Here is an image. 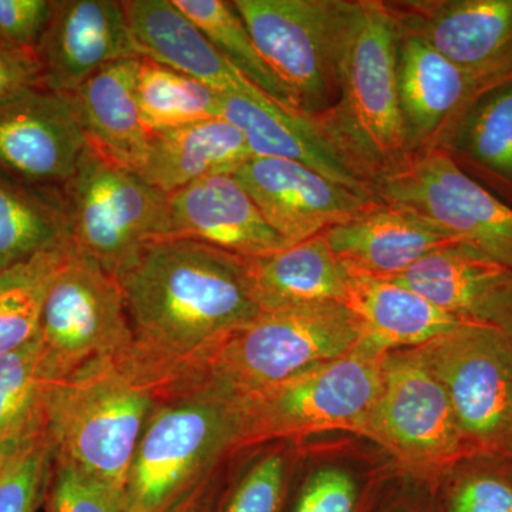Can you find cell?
<instances>
[{
  "label": "cell",
  "mask_w": 512,
  "mask_h": 512,
  "mask_svg": "<svg viewBox=\"0 0 512 512\" xmlns=\"http://www.w3.org/2000/svg\"><path fill=\"white\" fill-rule=\"evenodd\" d=\"M70 244L62 188L33 187L0 174V271Z\"/></svg>",
  "instance_id": "cell-28"
},
{
  "label": "cell",
  "mask_w": 512,
  "mask_h": 512,
  "mask_svg": "<svg viewBox=\"0 0 512 512\" xmlns=\"http://www.w3.org/2000/svg\"><path fill=\"white\" fill-rule=\"evenodd\" d=\"M375 192L384 204L416 212L461 244L512 266V208L444 151L410 158L399 171L377 181Z\"/></svg>",
  "instance_id": "cell-12"
},
{
  "label": "cell",
  "mask_w": 512,
  "mask_h": 512,
  "mask_svg": "<svg viewBox=\"0 0 512 512\" xmlns=\"http://www.w3.org/2000/svg\"><path fill=\"white\" fill-rule=\"evenodd\" d=\"M171 384L137 352L47 382L45 434L53 461L123 494L141 434Z\"/></svg>",
  "instance_id": "cell-2"
},
{
  "label": "cell",
  "mask_w": 512,
  "mask_h": 512,
  "mask_svg": "<svg viewBox=\"0 0 512 512\" xmlns=\"http://www.w3.org/2000/svg\"><path fill=\"white\" fill-rule=\"evenodd\" d=\"M439 150L512 208V79L481 94Z\"/></svg>",
  "instance_id": "cell-27"
},
{
  "label": "cell",
  "mask_w": 512,
  "mask_h": 512,
  "mask_svg": "<svg viewBox=\"0 0 512 512\" xmlns=\"http://www.w3.org/2000/svg\"><path fill=\"white\" fill-rule=\"evenodd\" d=\"M161 239H191L244 258L289 247L234 175H214L171 192Z\"/></svg>",
  "instance_id": "cell-18"
},
{
  "label": "cell",
  "mask_w": 512,
  "mask_h": 512,
  "mask_svg": "<svg viewBox=\"0 0 512 512\" xmlns=\"http://www.w3.org/2000/svg\"><path fill=\"white\" fill-rule=\"evenodd\" d=\"M117 281L138 357L173 382L261 313L244 256L191 239L150 242Z\"/></svg>",
  "instance_id": "cell-1"
},
{
  "label": "cell",
  "mask_w": 512,
  "mask_h": 512,
  "mask_svg": "<svg viewBox=\"0 0 512 512\" xmlns=\"http://www.w3.org/2000/svg\"><path fill=\"white\" fill-rule=\"evenodd\" d=\"M62 190L70 245L116 278L150 242L163 237L167 194L89 147Z\"/></svg>",
  "instance_id": "cell-9"
},
{
  "label": "cell",
  "mask_w": 512,
  "mask_h": 512,
  "mask_svg": "<svg viewBox=\"0 0 512 512\" xmlns=\"http://www.w3.org/2000/svg\"><path fill=\"white\" fill-rule=\"evenodd\" d=\"M359 500V485L349 471L325 467L303 485L292 512H356Z\"/></svg>",
  "instance_id": "cell-38"
},
{
  "label": "cell",
  "mask_w": 512,
  "mask_h": 512,
  "mask_svg": "<svg viewBox=\"0 0 512 512\" xmlns=\"http://www.w3.org/2000/svg\"><path fill=\"white\" fill-rule=\"evenodd\" d=\"M232 175L266 222L291 245L345 224L382 202L281 158L252 157Z\"/></svg>",
  "instance_id": "cell-15"
},
{
  "label": "cell",
  "mask_w": 512,
  "mask_h": 512,
  "mask_svg": "<svg viewBox=\"0 0 512 512\" xmlns=\"http://www.w3.org/2000/svg\"><path fill=\"white\" fill-rule=\"evenodd\" d=\"M232 5L302 114L312 119L336 103L339 57L353 2L234 0Z\"/></svg>",
  "instance_id": "cell-7"
},
{
  "label": "cell",
  "mask_w": 512,
  "mask_h": 512,
  "mask_svg": "<svg viewBox=\"0 0 512 512\" xmlns=\"http://www.w3.org/2000/svg\"><path fill=\"white\" fill-rule=\"evenodd\" d=\"M365 436L420 477L439 476L473 454L443 384L414 349L387 352L382 393Z\"/></svg>",
  "instance_id": "cell-11"
},
{
  "label": "cell",
  "mask_w": 512,
  "mask_h": 512,
  "mask_svg": "<svg viewBox=\"0 0 512 512\" xmlns=\"http://www.w3.org/2000/svg\"><path fill=\"white\" fill-rule=\"evenodd\" d=\"M397 28L485 79H512V0L386 2Z\"/></svg>",
  "instance_id": "cell-14"
},
{
  "label": "cell",
  "mask_w": 512,
  "mask_h": 512,
  "mask_svg": "<svg viewBox=\"0 0 512 512\" xmlns=\"http://www.w3.org/2000/svg\"><path fill=\"white\" fill-rule=\"evenodd\" d=\"M141 57L123 2L57 0L37 50L40 87L72 96L109 64Z\"/></svg>",
  "instance_id": "cell-16"
},
{
  "label": "cell",
  "mask_w": 512,
  "mask_h": 512,
  "mask_svg": "<svg viewBox=\"0 0 512 512\" xmlns=\"http://www.w3.org/2000/svg\"><path fill=\"white\" fill-rule=\"evenodd\" d=\"M440 512H512V473L468 471L451 485Z\"/></svg>",
  "instance_id": "cell-35"
},
{
  "label": "cell",
  "mask_w": 512,
  "mask_h": 512,
  "mask_svg": "<svg viewBox=\"0 0 512 512\" xmlns=\"http://www.w3.org/2000/svg\"><path fill=\"white\" fill-rule=\"evenodd\" d=\"M52 9L49 0H0V52L37 59Z\"/></svg>",
  "instance_id": "cell-36"
},
{
  "label": "cell",
  "mask_w": 512,
  "mask_h": 512,
  "mask_svg": "<svg viewBox=\"0 0 512 512\" xmlns=\"http://www.w3.org/2000/svg\"><path fill=\"white\" fill-rule=\"evenodd\" d=\"M414 350L443 384L471 453L512 454V335L466 323Z\"/></svg>",
  "instance_id": "cell-10"
},
{
  "label": "cell",
  "mask_w": 512,
  "mask_h": 512,
  "mask_svg": "<svg viewBox=\"0 0 512 512\" xmlns=\"http://www.w3.org/2000/svg\"><path fill=\"white\" fill-rule=\"evenodd\" d=\"M503 83L461 69L399 30L397 90L410 156L439 150L468 107Z\"/></svg>",
  "instance_id": "cell-17"
},
{
  "label": "cell",
  "mask_w": 512,
  "mask_h": 512,
  "mask_svg": "<svg viewBox=\"0 0 512 512\" xmlns=\"http://www.w3.org/2000/svg\"><path fill=\"white\" fill-rule=\"evenodd\" d=\"M284 485V457L268 454L242 477L224 512H279Z\"/></svg>",
  "instance_id": "cell-37"
},
{
  "label": "cell",
  "mask_w": 512,
  "mask_h": 512,
  "mask_svg": "<svg viewBox=\"0 0 512 512\" xmlns=\"http://www.w3.org/2000/svg\"><path fill=\"white\" fill-rule=\"evenodd\" d=\"M141 120L150 133L222 117V94L171 67L140 59L136 83Z\"/></svg>",
  "instance_id": "cell-30"
},
{
  "label": "cell",
  "mask_w": 512,
  "mask_h": 512,
  "mask_svg": "<svg viewBox=\"0 0 512 512\" xmlns=\"http://www.w3.org/2000/svg\"><path fill=\"white\" fill-rule=\"evenodd\" d=\"M346 305L362 323L365 338L387 352L419 348L473 323L443 311L420 293L392 279L350 275Z\"/></svg>",
  "instance_id": "cell-26"
},
{
  "label": "cell",
  "mask_w": 512,
  "mask_h": 512,
  "mask_svg": "<svg viewBox=\"0 0 512 512\" xmlns=\"http://www.w3.org/2000/svg\"><path fill=\"white\" fill-rule=\"evenodd\" d=\"M183 512H204V510H202L201 507H192V505H190V507L187 508V510L183 511Z\"/></svg>",
  "instance_id": "cell-42"
},
{
  "label": "cell",
  "mask_w": 512,
  "mask_h": 512,
  "mask_svg": "<svg viewBox=\"0 0 512 512\" xmlns=\"http://www.w3.org/2000/svg\"><path fill=\"white\" fill-rule=\"evenodd\" d=\"M123 8L141 56L221 94L266 96L215 49L173 0H126Z\"/></svg>",
  "instance_id": "cell-22"
},
{
  "label": "cell",
  "mask_w": 512,
  "mask_h": 512,
  "mask_svg": "<svg viewBox=\"0 0 512 512\" xmlns=\"http://www.w3.org/2000/svg\"><path fill=\"white\" fill-rule=\"evenodd\" d=\"M363 339L362 323L346 303L261 312L185 376L241 397L345 355Z\"/></svg>",
  "instance_id": "cell-5"
},
{
  "label": "cell",
  "mask_w": 512,
  "mask_h": 512,
  "mask_svg": "<svg viewBox=\"0 0 512 512\" xmlns=\"http://www.w3.org/2000/svg\"><path fill=\"white\" fill-rule=\"evenodd\" d=\"M384 512H414L410 510L409 507H404V505H396V507L389 508V510Z\"/></svg>",
  "instance_id": "cell-41"
},
{
  "label": "cell",
  "mask_w": 512,
  "mask_h": 512,
  "mask_svg": "<svg viewBox=\"0 0 512 512\" xmlns=\"http://www.w3.org/2000/svg\"><path fill=\"white\" fill-rule=\"evenodd\" d=\"M390 279L457 318L512 335V266L477 249L460 242L447 245Z\"/></svg>",
  "instance_id": "cell-19"
},
{
  "label": "cell",
  "mask_w": 512,
  "mask_h": 512,
  "mask_svg": "<svg viewBox=\"0 0 512 512\" xmlns=\"http://www.w3.org/2000/svg\"><path fill=\"white\" fill-rule=\"evenodd\" d=\"M323 237L350 275L383 279L402 275L424 256L458 242L416 212L384 202Z\"/></svg>",
  "instance_id": "cell-20"
},
{
  "label": "cell",
  "mask_w": 512,
  "mask_h": 512,
  "mask_svg": "<svg viewBox=\"0 0 512 512\" xmlns=\"http://www.w3.org/2000/svg\"><path fill=\"white\" fill-rule=\"evenodd\" d=\"M69 245L37 252L0 271V355L40 335L47 292Z\"/></svg>",
  "instance_id": "cell-31"
},
{
  "label": "cell",
  "mask_w": 512,
  "mask_h": 512,
  "mask_svg": "<svg viewBox=\"0 0 512 512\" xmlns=\"http://www.w3.org/2000/svg\"><path fill=\"white\" fill-rule=\"evenodd\" d=\"M175 6L202 30L215 49L242 76L286 109L298 110L288 87L269 67L232 2L225 0H173ZM301 113V111H299Z\"/></svg>",
  "instance_id": "cell-32"
},
{
  "label": "cell",
  "mask_w": 512,
  "mask_h": 512,
  "mask_svg": "<svg viewBox=\"0 0 512 512\" xmlns=\"http://www.w3.org/2000/svg\"><path fill=\"white\" fill-rule=\"evenodd\" d=\"M148 420L124 485V512H168L241 443L237 397L183 379ZM168 394V393H167Z\"/></svg>",
  "instance_id": "cell-4"
},
{
  "label": "cell",
  "mask_w": 512,
  "mask_h": 512,
  "mask_svg": "<svg viewBox=\"0 0 512 512\" xmlns=\"http://www.w3.org/2000/svg\"><path fill=\"white\" fill-rule=\"evenodd\" d=\"M47 512H124L123 494L70 464L53 461Z\"/></svg>",
  "instance_id": "cell-34"
},
{
  "label": "cell",
  "mask_w": 512,
  "mask_h": 512,
  "mask_svg": "<svg viewBox=\"0 0 512 512\" xmlns=\"http://www.w3.org/2000/svg\"><path fill=\"white\" fill-rule=\"evenodd\" d=\"M386 355V349L365 338L345 355L237 397L239 446L332 430L365 436L382 393Z\"/></svg>",
  "instance_id": "cell-6"
},
{
  "label": "cell",
  "mask_w": 512,
  "mask_h": 512,
  "mask_svg": "<svg viewBox=\"0 0 512 512\" xmlns=\"http://www.w3.org/2000/svg\"><path fill=\"white\" fill-rule=\"evenodd\" d=\"M138 64L140 59L111 63L72 94L87 147L134 173L150 140L137 103Z\"/></svg>",
  "instance_id": "cell-25"
},
{
  "label": "cell",
  "mask_w": 512,
  "mask_h": 512,
  "mask_svg": "<svg viewBox=\"0 0 512 512\" xmlns=\"http://www.w3.org/2000/svg\"><path fill=\"white\" fill-rule=\"evenodd\" d=\"M33 87H40L39 60L0 52V104Z\"/></svg>",
  "instance_id": "cell-39"
},
{
  "label": "cell",
  "mask_w": 512,
  "mask_h": 512,
  "mask_svg": "<svg viewBox=\"0 0 512 512\" xmlns=\"http://www.w3.org/2000/svg\"><path fill=\"white\" fill-rule=\"evenodd\" d=\"M22 448H19V450H22ZM19 450L0 446V478H2L6 467L9 466L10 461H12V458L15 457V454L18 453Z\"/></svg>",
  "instance_id": "cell-40"
},
{
  "label": "cell",
  "mask_w": 512,
  "mask_h": 512,
  "mask_svg": "<svg viewBox=\"0 0 512 512\" xmlns=\"http://www.w3.org/2000/svg\"><path fill=\"white\" fill-rule=\"evenodd\" d=\"M252 157L242 131L218 117L150 133L136 173L168 195L204 178L232 175Z\"/></svg>",
  "instance_id": "cell-24"
},
{
  "label": "cell",
  "mask_w": 512,
  "mask_h": 512,
  "mask_svg": "<svg viewBox=\"0 0 512 512\" xmlns=\"http://www.w3.org/2000/svg\"><path fill=\"white\" fill-rule=\"evenodd\" d=\"M53 456L46 434L15 454L0 478V512H36L46 497Z\"/></svg>",
  "instance_id": "cell-33"
},
{
  "label": "cell",
  "mask_w": 512,
  "mask_h": 512,
  "mask_svg": "<svg viewBox=\"0 0 512 512\" xmlns=\"http://www.w3.org/2000/svg\"><path fill=\"white\" fill-rule=\"evenodd\" d=\"M40 339L49 382L136 352L119 281L72 245L47 292Z\"/></svg>",
  "instance_id": "cell-8"
},
{
  "label": "cell",
  "mask_w": 512,
  "mask_h": 512,
  "mask_svg": "<svg viewBox=\"0 0 512 512\" xmlns=\"http://www.w3.org/2000/svg\"><path fill=\"white\" fill-rule=\"evenodd\" d=\"M249 289L261 312L346 303L350 275L323 234L258 258H245Z\"/></svg>",
  "instance_id": "cell-23"
},
{
  "label": "cell",
  "mask_w": 512,
  "mask_h": 512,
  "mask_svg": "<svg viewBox=\"0 0 512 512\" xmlns=\"http://www.w3.org/2000/svg\"><path fill=\"white\" fill-rule=\"evenodd\" d=\"M87 148L73 96L33 87L0 104V174L63 188Z\"/></svg>",
  "instance_id": "cell-13"
},
{
  "label": "cell",
  "mask_w": 512,
  "mask_h": 512,
  "mask_svg": "<svg viewBox=\"0 0 512 512\" xmlns=\"http://www.w3.org/2000/svg\"><path fill=\"white\" fill-rule=\"evenodd\" d=\"M40 335L0 355V446H28L45 436L47 386Z\"/></svg>",
  "instance_id": "cell-29"
},
{
  "label": "cell",
  "mask_w": 512,
  "mask_h": 512,
  "mask_svg": "<svg viewBox=\"0 0 512 512\" xmlns=\"http://www.w3.org/2000/svg\"><path fill=\"white\" fill-rule=\"evenodd\" d=\"M222 117L242 131L252 156L305 165L362 197L379 200L373 185L339 157L305 114L266 96L222 94Z\"/></svg>",
  "instance_id": "cell-21"
},
{
  "label": "cell",
  "mask_w": 512,
  "mask_h": 512,
  "mask_svg": "<svg viewBox=\"0 0 512 512\" xmlns=\"http://www.w3.org/2000/svg\"><path fill=\"white\" fill-rule=\"evenodd\" d=\"M399 29L382 0H357L339 57V96L312 117L320 134L373 185L409 163L397 90Z\"/></svg>",
  "instance_id": "cell-3"
}]
</instances>
